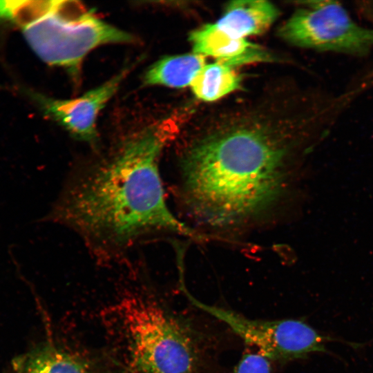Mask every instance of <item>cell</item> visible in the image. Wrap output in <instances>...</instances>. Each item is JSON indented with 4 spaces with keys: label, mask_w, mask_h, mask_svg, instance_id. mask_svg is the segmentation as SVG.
<instances>
[{
    "label": "cell",
    "mask_w": 373,
    "mask_h": 373,
    "mask_svg": "<svg viewBox=\"0 0 373 373\" xmlns=\"http://www.w3.org/2000/svg\"><path fill=\"white\" fill-rule=\"evenodd\" d=\"M204 124L181 160L185 198L215 226L262 215L285 191L294 149L318 133L316 117L302 107L277 111L258 105L231 111Z\"/></svg>",
    "instance_id": "cell-1"
},
{
    "label": "cell",
    "mask_w": 373,
    "mask_h": 373,
    "mask_svg": "<svg viewBox=\"0 0 373 373\" xmlns=\"http://www.w3.org/2000/svg\"><path fill=\"white\" fill-rule=\"evenodd\" d=\"M169 134L164 124H156L127 138L108 160L70 183L53 218L109 250L162 231L201 238L165 201L159 160Z\"/></svg>",
    "instance_id": "cell-2"
},
{
    "label": "cell",
    "mask_w": 373,
    "mask_h": 373,
    "mask_svg": "<svg viewBox=\"0 0 373 373\" xmlns=\"http://www.w3.org/2000/svg\"><path fill=\"white\" fill-rule=\"evenodd\" d=\"M133 373H195L198 343L189 328L152 298L130 295L115 305Z\"/></svg>",
    "instance_id": "cell-3"
},
{
    "label": "cell",
    "mask_w": 373,
    "mask_h": 373,
    "mask_svg": "<svg viewBox=\"0 0 373 373\" xmlns=\"http://www.w3.org/2000/svg\"><path fill=\"white\" fill-rule=\"evenodd\" d=\"M26 39L45 62L77 75L86 55L108 44L131 43V34L103 21L77 1H56L52 11L26 28Z\"/></svg>",
    "instance_id": "cell-4"
},
{
    "label": "cell",
    "mask_w": 373,
    "mask_h": 373,
    "mask_svg": "<svg viewBox=\"0 0 373 373\" xmlns=\"http://www.w3.org/2000/svg\"><path fill=\"white\" fill-rule=\"evenodd\" d=\"M278 35L294 46L321 51L363 57L373 49V29L358 25L332 1L302 3Z\"/></svg>",
    "instance_id": "cell-5"
},
{
    "label": "cell",
    "mask_w": 373,
    "mask_h": 373,
    "mask_svg": "<svg viewBox=\"0 0 373 373\" xmlns=\"http://www.w3.org/2000/svg\"><path fill=\"white\" fill-rule=\"evenodd\" d=\"M190 301L198 308L225 323L244 341L258 349L269 360L287 361L327 352L326 344L334 341L296 319L258 320L236 312L206 305L192 296L182 286Z\"/></svg>",
    "instance_id": "cell-6"
},
{
    "label": "cell",
    "mask_w": 373,
    "mask_h": 373,
    "mask_svg": "<svg viewBox=\"0 0 373 373\" xmlns=\"http://www.w3.org/2000/svg\"><path fill=\"white\" fill-rule=\"evenodd\" d=\"M128 72L129 69L124 68L108 82L75 99H55L39 95L35 97L46 115L75 138L93 144L97 140V116Z\"/></svg>",
    "instance_id": "cell-7"
},
{
    "label": "cell",
    "mask_w": 373,
    "mask_h": 373,
    "mask_svg": "<svg viewBox=\"0 0 373 373\" xmlns=\"http://www.w3.org/2000/svg\"><path fill=\"white\" fill-rule=\"evenodd\" d=\"M193 53L215 58L229 66L274 61L267 50L245 38L232 37L216 23H207L189 35Z\"/></svg>",
    "instance_id": "cell-8"
},
{
    "label": "cell",
    "mask_w": 373,
    "mask_h": 373,
    "mask_svg": "<svg viewBox=\"0 0 373 373\" xmlns=\"http://www.w3.org/2000/svg\"><path fill=\"white\" fill-rule=\"evenodd\" d=\"M278 15V8L267 1H233L216 23L229 35L245 38L265 32Z\"/></svg>",
    "instance_id": "cell-9"
},
{
    "label": "cell",
    "mask_w": 373,
    "mask_h": 373,
    "mask_svg": "<svg viewBox=\"0 0 373 373\" xmlns=\"http://www.w3.org/2000/svg\"><path fill=\"white\" fill-rule=\"evenodd\" d=\"M205 65V57L195 53L164 57L147 70L144 83L184 88L191 85L197 73Z\"/></svg>",
    "instance_id": "cell-10"
},
{
    "label": "cell",
    "mask_w": 373,
    "mask_h": 373,
    "mask_svg": "<svg viewBox=\"0 0 373 373\" xmlns=\"http://www.w3.org/2000/svg\"><path fill=\"white\" fill-rule=\"evenodd\" d=\"M15 373H87L85 364L74 355L52 345H46L19 356Z\"/></svg>",
    "instance_id": "cell-11"
},
{
    "label": "cell",
    "mask_w": 373,
    "mask_h": 373,
    "mask_svg": "<svg viewBox=\"0 0 373 373\" xmlns=\"http://www.w3.org/2000/svg\"><path fill=\"white\" fill-rule=\"evenodd\" d=\"M241 78L231 66L216 62L206 64L191 83L195 96L213 102L240 88Z\"/></svg>",
    "instance_id": "cell-12"
},
{
    "label": "cell",
    "mask_w": 373,
    "mask_h": 373,
    "mask_svg": "<svg viewBox=\"0 0 373 373\" xmlns=\"http://www.w3.org/2000/svg\"><path fill=\"white\" fill-rule=\"evenodd\" d=\"M56 1L0 0V19L25 28L49 15Z\"/></svg>",
    "instance_id": "cell-13"
},
{
    "label": "cell",
    "mask_w": 373,
    "mask_h": 373,
    "mask_svg": "<svg viewBox=\"0 0 373 373\" xmlns=\"http://www.w3.org/2000/svg\"><path fill=\"white\" fill-rule=\"evenodd\" d=\"M232 373H271L270 360L258 352L244 354Z\"/></svg>",
    "instance_id": "cell-14"
}]
</instances>
